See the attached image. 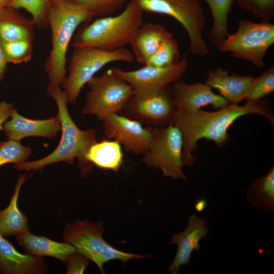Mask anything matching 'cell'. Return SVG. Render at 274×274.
<instances>
[{"label":"cell","instance_id":"1","mask_svg":"<svg viewBox=\"0 0 274 274\" xmlns=\"http://www.w3.org/2000/svg\"><path fill=\"white\" fill-rule=\"evenodd\" d=\"M256 114L267 118L273 124V113L267 104L260 100L247 101L242 106L229 104L215 112L200 109L187 111L176 109L172 124L180 130L183 139V161L185 165L191 166L195 158L192 155L197 142L201 139L214 141L223 146L228 141L229 127L239 117Z\"/></svg>","mask_w":274,"mask_h":274},{"label":"cell","instance_id":"2","mask_svg":"<svg viewBox=\"0 0 274 274\" xmlns=\"http://www.w3.org/2000/svg\"><path fill=\"white\" fill-rule=\"evenodd\" d=\"M46 90L57 107V115L61 126L59 144L46 156L15 164L14 168L18 170L36 171L42 170L47 165L60 162L72 164L77 158L80 175L85 177L93 167V165L86 159L85 154L90 146L96 141V131L94 128L82 130L77 126L70 116L65 94L60 86L49 83Z\"/></svg>","mask_w":274,"mask_h":274},{"label":"cell","instance_id":"3","mask_svg":"<svg viewBox=\"0 0 274 274\" xmlns=\"http://www.w3.org/2000/svg\"><path fill=\"white\" fill-rule=\"evenodd\" d=\"M93 17L86 7L71 0L51 5L48 19L52 47L44 64L49 84L60 87L65 81L66 55L72 37L79 26Z\"/></svg>","mask_w":274,"mask_h":274},{"label":"cell","instance_id":"4","mask_svg":"<svg viewBox=\"0 0 274 274\" xmlns=\"http://www.w3.org/2000/svg\"><path fill=\"white\" fill-rule=\"evenodd\" d=\"M143 12L135 2L130 0L120 14L99 17L81 27L75 37L73 46L108 51L124 47L130 44L143 24Z\"/></svg>","mask_w":274,"mask_h":274},{"label":"cell","instance_id":"5","mask_svg":"<svg viewBox=\"0 0 274 274\" xmlns=\"http://www.w3.org/2000/svg\"><path fill=\"white\" fill-rule=\"evenodd\" d=\"M105 229L101 222H91L88 219L77 220L73 223L65 222L62 241L74 247L76 252L93 261L101 273H105L106 263L118 260L126 263L132 259H145L149 255H141L120 251L102 238Z\"/></svg>","mask_w":274,"mask_h":274},{"label":"cell","instance_id":"6","mask_svg":"<svg viewBox=\"0 0 274 274\" xmlns=\"http://www.w3.org/2000/svg\"><path fill=\"white\" fill-rule=\"evenodd\" d=\"M62 86L68 103L75 105L84 86L106 64L116 61L131 62L133 55L122 47L108 51L93 47L74 48Z\"/></svg>","mask_w":274,"mask_h":274},{"label":"cell","instance_id":"7","mask_svg":"<svg viewBox=\"0 0 274 274\" xmlns=\"http://www.w3.org/2000/svg\"><path fill=\"white\" fill-rule=\"evenodd\" d=\"M144 12L169 16L183 27L193 56H206L210 49L202 37L206 18L199 0H132Z\"/></svg>","mask_w":274,"mask_h":274},{"label":"cell","instance_id":"8","mask_svg":"<svg viewBox=\"0 0 274 274\" xmlns=\"http://www.w3.org/2000/svg\"><path fill=\"white\" fill-rule=\"evenodd\" d=\"M273 44V24L241 20L238 21L236 31L228 33L218 50L229 52L232 56L244 59L261 68L265 65L266 54Z\"/></svg>","mask_w":274,"mask_h":274},{"label":"cell","instance_id":"9","mask_svg":"<svg viewBox=\"0 0 274 274\" xmlns=\"http://www.w3.org/2000/svg\"><path fill=\"white\" fill-rule=\"evenodd\" d=\"M89 90L81 113L101 121L111 114H119L134 94L131 86L114 70L108 69L87 83Z\"/></svg>","mask_w":274,"mask_h":274},{"label":"cell","instance_id":"10","mask_svg":"<svg viewBox=\"0 0 274 274\" xmlns=\"http://www.w3.org/2000/svg\"><path fill=\"white\" fill-rule=\"evenodd\" d=\"M183 139L179 128L173 124L155 128L153 139L142 162L148 167L162 171L173 179L187 181L183 172Z\"/></svg>","mask_w":274,"mask_h":274},{"label":"cell","instance_id":"11","mask_svg":"<svg viewBox=\"0 0 274 274\" xmlns=\"http://www.w3.org/2000/svg\"><path fill=\"white\" fill-rule=\"evenodd\" d=\"M187 54L177 63L166 66L144 65L132 71H124L115 67V72L132 88L134 94H147L157 92L170 83L178 81L187 70Z\"/></svg>","mask_w":274,"mask_h":274},{"label":"cell","instance_id":"12","mask_svg":"<svg viewBox=\"0 0 274 274\" xmlns=\"http://www.w3.org/2000/svg\"><path fill=\"white\" fill-rule=\"evenodd\" d=\"M124 110L129 118L142 124L162 127L172 123L176 108L172 94L166 87L153 93L133 94Z\"/></svg>","mask_w":274,"mask_h":274},{"label":"cell","instance_id":"13","mask_svg":"<svg viewBox=\"0 0 274 274\" xmlns=\"http://www.w3.org/2000/svg\"><path fill=\"white\" fill-rule=\"evenodd\" d=\"M101 121L107 139L118 142L128 152L144 155L154 136L155 128L119 114H109Z\"/></svg>","mask_w":274,"mask_h":274},{"label":"cell","instance_id":"14","mask_svg":"<svg viewBox=\"0 0 274 274\" xmlns=\"http://www.w3.org/2000/svg\"><path fill=\"white\" fill-rule=\"evenodd\" d=\"M10 118L3 127L7 140L20 142L30 136L53 139L61 129L57 115L45 119H32L20 115L14 109Z\"/></svg>","mask_w":274,"mask_h":274},{"label":"cell","instance_id":"15","mask_svg":"<svg viewBox=\"0 0 274 274\" xmlns=\"http://www.w3.org/2000/svg\"><path fill=\"white\" fill-rule=\"evenodd\" d=\"M172 94L177 110L195 111L208 105L221 109L229 105L220 95L214 93L206 83L189 84L177 81L173 83Z\"/></svg>","mask_w":274,"mask_h":274},{"label":"cell","instance_id":"16","mask_svg":"<svg viewBox=\"0 0 274 274\" xmlns=\"http://www.w3.org/2000/svg\"><path fill=\"white\" fill-rule=\"evenodd\" d=\"M209 231L205 219L197 217L195 213L191 215L189 217L187 228L179 233L174 234L169 242L177 246V250L167 271L172 274H178L181 265L189 264L193 251L199 250V242Z\"/></svg>","mask_w":274,"mask_h":274},{"label":"cell","instance_id":"17","mask_svg":"<svg viewBox=\"0 0 274 274\" xmlns=\"http://www.w3.org/2000/svg\"><path fill=\"white\" fill-rule=\"evenodd\" d=\"M48 271L43 257L20 253L0 235V273L44 274Z\"/></svg>","mask_w":274,"mask_h":274},{"label":"cell","instance_id":"18","mask_svg":"<svg viewBox=\"0 0 274 274\" xmlns=\"http://www.w3.org/2000/svg\"><path fill=\"white\" fill-rule=\"evenodd\" d=\"M253 79L250 75H229L228 71L217 67L208 72L206 84L218 90L229 104L238 105L246 99Z\"/></svg>","mask_w":274,"mask_h":274},{"label":"cell","instance_id":"19","mask_svg":"<svg viewBox=\"0 0 274 274\" xmlns=\"http://www.w3.org/2000/svg\"><path fill=\"white\" fill-rule=\"evenodd\" d=\"M15 238L25 254L40 257H52L64 263L71 254L76 252L74 247L67 243L37 236L29 230L16 236Z\"/></svg>","mask_w":274,"mask_h":274},{"label":"cell","instance_id":"20","mask_svg":"<svg viewBox=\"0 0 274 274\" xmlns=\"http://www.w3.org/2000/svg\"><path fill=\"white\" fill-rule=\"evenodd\" d=\"M170 32L159 24H142L130 42L132 53L138 63L145 65L157 51Z\"/></svg>","mask_w":274,"mask_h":274},{"label":"cell","instance_id":"21","mask_svg":"<svg viewBox=\"0 0 274 274\" xmlns=\"http://www.w3.org/2000/svg\"><path fill=\"white\" fill-rule=\"evenodd\" d=\"M27 178L25 174L18 177L8 206L0 211V235L4 237L16 236L29 230L28 218L18 206L20 189Z\"/></svg>","mask_w":274,"mask_h":274},{"label":"cell","instance_id":"22","mask_svg":"<svg viewBox=\"0 0 274 274\" xmlns=\"http://www.w3.org/2000/svg\"><path fill=\"white\" fill-rule=\"evenodd\" d=\"M10 6L0 13V40L10 42L34 39L35 26L32 19H27Z\"/></svg>","mask_w":274,"mask_h":274},{"label":"cell","instance_id":"23","mask_svg":"<svg viewBox=\"0 0 274 274\" xmlns=\"http://www.w3.org/2000/svg\"><path fill=\"white\" fill-rule=\"evenodd\" d=\"M85 158L93 165L113 171H118L123 161L121 145L113 140L95 142L87 150Z\"/></svg>","mask_w":274,"mask_h":274},{"label":"cell","instance_id":"24","mask_svg":"<svg viewBox=\"0 0 274 274\" xmlns=\"http://www.w3.org/2000/svg\"><path fill=\"white\" fill-rule=\"evenodd\" d=\"M209 5L213 23L209 32L210 43L218 49L228 33V16L235 0H204Z\"/></svg>","mask_w":274,"mask_h":274},{"label":"cell","instance_id":"25","mask_svg":"<svg viewBox=\"0 0 274 274\" xmlns=\"http://www.w3.org/2000/svg\"><path fill=\"white\" fill-rule=\"evenodd\" d=\"M250 204L261 211H274V167L264 177L256 179L247 190Z\"/></svg>","mask_w":274,"mask_h":274},{"label":"cell","instance_id":"26","mask_svg":"<svg viewBox=\"0 0 274 274\" xmlns=\"http://www.w3.org/2000/svg\"><path fill=\"white\" fill-rule=\"evenodd\" d=\"M180 59L178 42L169 32L145 65L166 67L177 63Z\"/></svg>","mask_w":274,"mask_h":274},{"label":"cell","instance_id":"27","mask_svg":"<svg viewBox=\"0 0 274 274\" xmlns=\"http://www.w3.org/2000/svg\"><path fill=\"white\" fill-rule=\"evenodd\" d=\"M10 6L18 9L23 8L29 12L35 25L42 28L48 25V13L51 0H12Z\"/></svg>","mask_w":274,"mask_h":274},{"label":"cell","instance_id":"28","mask_svg":"<svg viewBox=\"0 0 274 274\" xmlns=\"http://www.w3.org/2000/svg\"><path fill=\"white\" fill-rule=\"evenodd\" d=\"M1 44L7 63L20 64L27 62L31 60L32 54V41L1 42Z\"/></svg>","mask_w":274,"mask_h":274},{"label":"cell","instance_id":"29","mask_svg":"<svg viewBox=\"0 0 274 274\" xmlns=\"http://www.w3.org/2000/svg\"><path fill=\"white\" fill-rule=\"evenodd\" d=\"M29 147L20 142L7 140L0 142V166L7 163L15 164L26 161L31 154Z\"/></svg>","mask_w":274,"mask_h":274},{"label":"cell","instance_id":"30","mask_svg":"<svg viewBox=\"0 0 274 274\" xmlns=\"http://www.w3.org/2000/svg\"><path fill=\"white\" fill-rule=\"evenodd\" d=\"M274 91V67L271 66L260 76L254 78L246 98L247 101L260 100Z\"/></svg>","mask_w":274,"mask_h":274},{"label":"cell","instance_id":"31","mask_svg":"<svg viewBox=\"0 0 274 274\" xmlns=\"http://www.w3.org/2000/svg\"><path fill=\"white\" fill-rule=\"evenodd\" d=\"M238 6L263 21L270 22L274 17V0H235Z\"/></svg>","mask_w":274,"mask_h":274},{"label":"cell","instance_id":"32","mask_svg":"<svg viewBox=\"0 0 274 274\" xmlns=\"http://www.w3.org/2000/svg\"><path fill=\"white\" fill-rule=\"evenodd\" d=\"M86 7L94 16L111 15L130 0H71Z\"/></svg>","mask_w":274,"mask_h":274},{"label":"cell","instance_id":"33","mask_svg":"<svg viewBox=\"0 0 274 274\" xmlns=\"http://www.w3.org/2000/svg\"><path fill=\"white\" fill-rule=\"evenodd\" d=\"M64 264L66 266V273H84L89 265V260L77 252L71 254Z\"/></svg>","mask_w":274,"mask_h":274},{"label":"cell","instance_id":"34","mask_svg":"<svg viewBox=\"0 0 274 274\" xmlns=\"http://www.w3.org/2000/svg\"><path fill=\"white\" fill-rule=\"evenodd\" d=\"M14 109L13 103L0 101V130H3L4 124L10 117Z\"/></svg>","mask_w":274,"mask_h":274},{"label":"cell","instance_id":"35","mask_svg":"<svg viewBox=\"0 0 274 274\" xmlns=\"http://www.w3.org/2000/svg\"><path fill=\"white\" fill-rule=\"evenodd\" d=\"M7 62L6 60L0 40V82L5 76L7 70Z\"/></svg>","mask_w":274,"mask_h":274},{"label":"cell","instance_id":"36","mask_svg":"<svg viewBox=\"0 0 274 274\" xmlns=\"http://www.w3.org/2000/svg\"><path fill=\"white\" fill-rule=\"evenodd\" d=\"M207 205V201L204 199L198 200L195 204V209L196 211L201 212L206 208Z\"/></svg>","mask_w":274,"mask_h":274},{"label":"cell","instance_id":"37","mask_svg":"<svg viewBox=\"0 0 274 274\" xmlns=\"http://www.w3.org/2000/svg\"><path fill=\"white\" fill-rule=\"evenodd\" d=\"M12 0H0V13L6 8L10 6Z\"/></svg>","mask_w":274,"mask_h":274},{"label":"cell","instance_id":"38","mask_svg":"<svg viewBox=\"0 0 274 274\" xmlns=\"http://www.w3.org/2000/svg\"><path fill=\"white\" fill-rule=\"evenodd\" d=\"M65 0H51V5L64 1Z\"/></svg>","mask_w":274,"mask_h":274}]
</instances>
